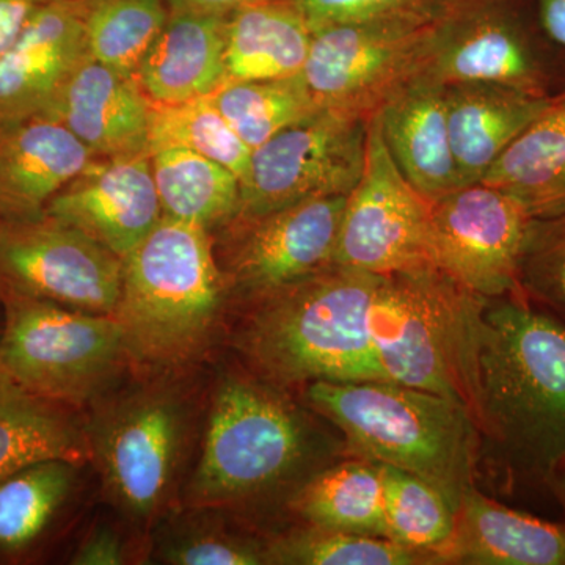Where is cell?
Listing matches in <instances>:
<instances>
[{"label":"cell","instance_id":"6da1fadb","mask_svg":"<svg viewBox=\"0 0 565 565\" xmlns=\"http://www.w3.org/2000/svg\"><path fill=\"white\" fill-rule=\"evenodd\" d=\"M473 419L501 489L548 487L565 460V326L522 291L482 310Z\"/></svg>","mask_w":565,"mask_h":565},{"label":"cell","instance_id":"7a4b0ae2","mask_svg":"<svg viewBox=\"0 0 565 565\" xmlns=\"http://www.w3.org/2000/svg\"><path fill=\"white\" fill-rule=\"evenodd\" d=\"M318 416L289 390L247 367L223 371L207 394L199 457L182 492L184 509L225 512L288 500L345 449Z\"/></svg>","mask_w":565,"mask_h":565},{"label":"cell","instance_id":"3957f363","mask_svg":"<svg viewBox=\"0 0 565 565\" xmlns=\"http://www.w3.org/2000/svg\"><path fill=\"white\" fill-rule=\"evenodd\" d=\"M379 281V274L332 264L234 303L230 343L244 367L289 392L313 382L388 381L370 332Z\"/></svg>","mask_w":565,"mask_h":565},{"label":"cell","instance_id":"277c9868","mask_svg":"<svg viewBox=\"0 0 565 565\" xmlns=\"http://www.w3.org/2000/svg\"><path fill=\"white\" fill-rule=\"evenodd\" d=\"M196 371H131L85 408L90 462L111 505L136 530L161 525L182 501L206 415Z\"/></svg>","mask_w":565,"mask_h":565},{"label":"cell","instance_id":"5b68a950","mask_svg":"<svg viewBox=\"0 0 565 565\" xmlns=\"http://www.w3.org/2000/svg\"><path fill=\"white\" fill-rule=\"evenodd\" d=\"M232 296L204 226L162 217L122 258L120 323L132 371L199 367L225 333Z\"/></svg>","mask_w":565,"mask_h":565},{"label":"cell","instance_id":"8992f818","mask_svg":"<svg viewBox=\"0 0 565 565\" xmlns=\"http://www.w3.org/2000/svg\"><path fill=\"white\" fill-rule=\"evenodd\" d=\"M303 403L343 435L348 456L414 473L459 508L476 486L478 427L465 405L390 381L313 382Z\"/></svg>","mask_w":565,"mask_h":565},{"label":"cell","instance_id":"52a82bcc","mask_svg":"<svg viewBox=\"0 0 565 565\" xmlns=\"http://www.w3.org/2000/svg\"><path fill=\"white\" fill-rule=\"evenodd\" d=\"M486 303L437 266L381 275L370 332L386 379L451 397L473 416L476 348Z\"/></svg>","mask_w":565,"mask_h":565},{"label":"cell","instance_id":"ba28073f","mask_svg":"<svg viewBox=\"0 0 565 565\" xmlns=\"http://www.w3.org/2000/svg\"><path fill=\"white\" fill-rule=\"evenodd\" d=\"M0 366L31 392L84 412L131 374L115 316L6 289H0Z\"/></svg>","mask_w":565,"mask_h":565},{"label":"cell","instance_id":"9c48e42d","mask_svg":"<svg viewBox=\"0 0 565 565\" xmlns=\"http://www.w3.org/2000/svg\"><path fill=\"white\" fill-rule=\"evenodd\" d=\"M445 7L316 31L300 81L319 109L370 120L429 68Z\"/></svg>","mask_w":565,"mask_h":565},{"label":"cell","instance_id":"30bf717a","mask_svg":"<svg viewBox=\"0 0 565 565\" xmlns=\"http://www.w3.org/2000/svg\"><path fill=\"white\" fill-rule=\"evenodd\" d=\"M565 51L546 35L535 0H451L426 76L441 85L492 84L553 98Z\"/></svg>","mask_w":565,"mask_h":565},{"label":"cell","instance_id":"8fae6325","mask_svg":"<svg viewBox=\"0 0 565 565\" xmlns=\"http://www.w3.org/2000/svg\"><path fill=\"white\" fill-rule=\"evenodd\" d=\"M348 196H321L258 215H234L211 232L234 303L334 264Z\"/></svg>","mask_w":565,"mask_h":565},{"label":"cell","instance_id":"7c38bea8","mask_svg":"<svg viewBox=\"0 0 565 565\" xmlns=\"http://www.w3.org/2000/svg\"><path fill=\"white\" fill-rule=\"evenodd\" d=\"M334 264L379 275L435 266L430 202L397 169L377 114L367 121L364 169L345 200Z\"/></svg>","mask_w":565,"mask_h":565},{"label":"cell","instance_id":"4fadbf2b","mask_svg":"<svg viewBox=\"0 0 565 565\" xmlns=\"http://www.w3.org/2000/svg\"><path fill=\"white\" fill-rule=\"evenodd\" d=\"M367 121L323 110L253 150L234 215L264 214L321 196H348L362 178Z\"/></svg>","mask_w":565,"mask_h":565},{"label":"cell","instance_id":"5bb4252c","mask_svg":"<svg viewBox=\"0 0 565 565\" xmlns=\"http://www.w3.org/2000/svg\"><path fill=\"white\" fill-rule=\"evenodd\" d=\"M122 258L51 215L0 221V289L93 315H115Z\"/></svg>","mask_w":565,"mask_h":565},{"label":"cell","instance_id":"9a60e30c","mask_svg":"<svg viewBox=\"0 0 565 565\" xmlns=\"http://www.w3.org/2000/svg\"><path fill=\"white\" fill-rule=\"evenodd\" d=\"M434 264L487 300L520 291L519 274L535 217L484 182L430 202Z\"/></svg>","mask_w":565,"mask_h":565},{"label":"cell","instance_id":"2e32d148","mask_svg":"<svg viewBox=\"0 0 565 565\" xmlns=\"http://www.w3.org/2000/svg\"><path fill=\"white\" fill-rule=\"evenodd\" d=\"M125 258L163 217L150 154L95 158L46 207Z\"/></svg>","mask_w":565,"mask_h":565},{"label":"cell","instance_id":"e0dca14e","mask_svg":"<svg viewBox=\"0 0 565 565\" xmlns=\"http://www.w3.org/2000/svg\"><path fill=\"white\" fill-rule=\"evenodd\" d=\"M88 0H51L0 55V121L43 115L88 55Z\"/></svg>","mask_w":565,"mask_h":565},{"label":"cell","instance_id":"ac0fdd59","mask_svg":"<svg viewBox=\"0 0 565 565\" xmlns=\"http://www.w3.org/2000/svg\"><path fill=\"white\" fill-rule=\"evenodd\" d=\"M43 117L62 122L95 158L150 154L151 102L139 82L90 54Z\"/></svg>","mask_w":565,"mask_h":565},{"label":"cell","instance_id":"d6986e66","mask_svg":"<svg viewBox=\"0 0 565 565\" xmlns=\"http://www.w3.org/2000/svg\"><path fill=\"white\" fill-rule=\"evenodd\" d=\"M95 159L62 122L43 115L0 121V221H32Z\"/></svg>","mask_w":565,"mask_h":565},{"label":"cell","instance_id":"ffe728a7","mask_svg":"<svg viewBox=\"0 0 565 565\" xmlns=\"http://www.w3.org/2000/svg\"><path fill=\"white\" fill-rule=\"evenodd\" d=\"M377 117L394 163L416 191L434 202L460 188L445 85L423 74L390 96Z\"/></svg>","mask_w":565,"mask_h":565},{"label":"cell","instance_id":"44dd1931","mask_svg":"<svg viewBox=\"0 0 565 565\" xmlns=\"http://www.w3.org/2000/svg\"><path fill=\"white\" fill-rule=\"evenodd\" d=\"M441 563L462 565H565V522L515 511L478 487L463 494Z\"/></svg>","mask_w":565,"mask_h":565},{"label":"cell","instance_id":"7402d4cb","mask_svg":"<svg viewBox=\"0 0 565 565\" xmlns=\"http://www.w3.org/2000/svg\"><path fill=\"white\" fill-rule=\"evenodd\" d=\"M226 14L170 10L136 81L152 104L206 98L226 82Z\"/></svg>","mask_w":565,"mask_h":565},{"label":"cell","instance_id":"603a6c76","mask_svg":"<svg viewBox=\"0 0 565 565\" xmlns=\"http://www.w3.org/2000/svg\"><path fill=\"white\" fill-rule=\"evenodd\" d=\"M449 140L460 188L484 180L552 99L492 84L446 85Z\"/></svg>","mask_w":565,"mask_h":565},{"label":"cell","instance_id":"cb8c5ba5","mask_svg":"<svg viewBox=\"0 0 565 565\" xmlns=\"http://www.w3.org/2000/svg\"><path fill=\"white\" fill-rule=\"evenodd\" d=\"M52 459L90 462L84 414L31 392L0 366V481Z\"/></svg>","mask_w":565,"mask_h":565},{"label":"cell","instance_id":"d4e9b609","mask_svg":"<svg viewBox=\"0 0 565 565\" xmlns=\"http://www.w3.org/2000/svg\"><path fill=\"white\" fill-rule=\"evenodd\" d=\"M313 35L291 0H267L232 11L226 14V82L299 76Z\"/></svg>","mask_w":565,"mask_h":565},{"label":"cell","instance_id":"484cf974","mask_svg":"<svg viewBox=\"0 0 565 565\" xmlns=\"http://www.w3.org/2000/svg\"><path fill=\"white\" fill-rule=\"evenodd\" d=\"M535 218L565 211V92L520 134L486 174Z\"/></svg>","mask_w":565,"mask_h":565},{"label":"cell","instance_id":"4316f807","mask_svg":"<svg viewBox=\"0 0 565 565\" xmlns=\"http://www.w3.org/2000/svg\"><path fill=\"white\" fill-rule=\"evenodd\" d=\"M303 525L388 539L381 467L349 456L302 482L285 501Z\"/></svg>","mask_w":565,"mask_h":565},{"label":"cell","instance_id":"83f0119b","mask_svg":"<svg viewBox=\"0 0 565 565\" xmlns=\"http://www.w3.org/2000/svg\"><path fill=\"white\" fill-rule=\"evenodd\" d=\"M81 468L43 460L0 481V563H17L39 548L68 505Z\"/></svg>","mask_w":565,"mask_h":565},{"label":"cell","instance_id":"f1b7e54d","mask_svg":"<svg viewBox=\"0 0 565 565\" xmlns=\"http://www.w3.org/2000/svg\"><path fill=\"white\" fill-rule=\"evenodd\" d=\"M150 159L163 217L211 233L239 210V178L221 163L185 148H162Z\"/></svg>","mask_w":565,"mask_h":565},{"label":"cell","instance_id":"f546056e","mask_svg":"<svg viewBox=\"0 0 565 565\" xmlns=\"http://www.w3.org/2000/svg\"><path fill=\"white\" fill-rule=\"evenodd\" d=\"M210 98L252 151L323 111L299 76L281 81L225 82Z\"/></svg>","mask_w":565,"mask_h":565},{"label":"cell","instance_id":"4dcf8cb0","mask_svg":"<svg viewBox=\"0 0 565 565\" xmlns=\"http://www.w3.org/2000/svg\"><path fill=\"white\" fill-rule=\"evenodd\" d=\"M267 565H438L434 553L392 539L303 525L267 539Z\"/></svg>","mask_w":565,"mask_h":565},{"label":"cell","instance_id":"1f68e13d","mask_svg":"<svg viewBox=\"0 0 565 565\" xmlns=\"http://www.w3.org/2000/svg\"><path fill=\"white\" fill-rule=\"evenodd\" d=\"M169 17L166 0H88V54L122 76L136 79Z\"/></svg>","mask_w":565,"mask_h":565},{"label":"cell","instance_id":"d6a6232c","mask_svg":"<svg viewBox=\"0 0 565 565\" xmlns=\"http://www.w3.org/2000/svg\"><path fill=\"white\" fill-rule=\"evenodd\" d=\"M379 467L388 539L418 552L434 553L441 563V552L455 531L456 509L440 490L418 476L392 465Z\"/></svg>","mask_w":565,"mask_h":565},{"label":"cell","instance_id":"836d02e7","mask_svg":"<svg viewBox=\"0 0 565 565\" xmlns=\"http://www.w3.org/2000/svg\"><path fill=\"white\" fill-rule=\"evenodd\" d=\"M162 148H185L232 170L243 181L252 150L233 131L210 96L178 104H152L150 154Z\"/></svg>","mask_w":565,"mask_h":565},{"label":"cell","instance_id":"e575fe53","mask_svg":"<svg viewBox=\"0 0 565 565\" xmlns=\"http://www.w3.org/2000/svg\"><path fill=\"white\" fill-rule=\"evenodd\" d=\"M167 523L156 537L152 557L170 565H267V541L234 530L212 509Z\"/></svg>","mask_w":565,"mask_h":565},{"label":"cell","instance_id":"d590c367","mask_svg":"<svg viewBox=\"0 0 565 565\" xmlns=\"http://www.w3.org/2000/svg\"><path fill=\"white\" fill-rule=\"evenodd\" d=\"M520 291L565 326V211L535 218L519 274Z\"/></svg>","mask_w":565,"mask_h":565},{"label":"cell","instance_id":"8d00e7d4","mask_svg":"<svg viewBox=\"0 0 565 565\" xmlns=\"http://www.w3.org/2000/svg\"><path fill=\"white\" fill-rule=\"evenodd\" d=\"M313 32L333 25L430 13L451 0H291Z\"/></svg>","mask_w":565,"mask_h":565},{"label":"cell","instance_id":"74e56055","mask_svg":"<svg viewBox=\"0 0 565 565\" xmlns=\"http://www.w3.org/2000/svg\"><path fill=\"white\" fill-rule=\"evenodd\" d=\"M129 546L125 535L111 526L95 527L71 557L74 565H121L129 563Z\"/></svg>","mask_w":565,"mask_h":565},{"label":"cell","instance_id":"f35d334b","mask_svg":"<svg viewBox=\"0 0 565 565\" xmlns=\"http://www.w3.org/2000/svg\"><path fill=\"white\" fill-rule=\"evenodd\" d=\"M51 0H0V55L17 41L28 22Z\"/></svg>","mask_w":565,"mask_h":565},{"label":"cell","instance_id":"ab89813d","mask_svg":"<svg viewBox=\"0 0 565 565\" xmlns=\"http://www.w3.org/2000/svg\"><path fill=\"white\" fill-rule=\"evenodd\" d=\"M535 7L546 35L565 51V0H535Z\"/></svg>","mask_w":565,"mask_h":565},{"label":"cell","instance_id":"60d3db41","mask_svg":"<svg viewBox=\"0 0 565 565\" xmlns=\"http://www.w3.org/2000/svg\"><path fill=\"white\" fill-rule=\"evenodd\" d=\"M170 10L206 11V13L228 14L253 3L267 0H166Z\"/></svg>","mask_w":565,"mask_h":565},{"label":"cell","instance_id":"b9f144b4","mask_svg":"<svg viewBox=\"0 0 565 565\" xmlns=\"http://www.w3.org/2000/svg\"><path fill=\"white\" fill-rule=\"evenodd\" d=\"M548 489L550 492L553 493V497L556 498V501L559 503L561 509H563L565 516V460L564 463L557 468L553 478L550 479Z\"/></svg>","mask_w":565,"mask_h":565},{"label":"cell","instance_id":"7bdbcfd3","mask_svg":"<svg viewBox=\"0 0 565 565\" xmlns=\"http://www.w3.org/2000/svg\"><path fill=\"white\" fill-rule=\"evenodd\" d=\"M2 326H3V311H2V303H0V333H2Z\"/></svg>","mask_w":565,"mask_h":565}]
</instances>
